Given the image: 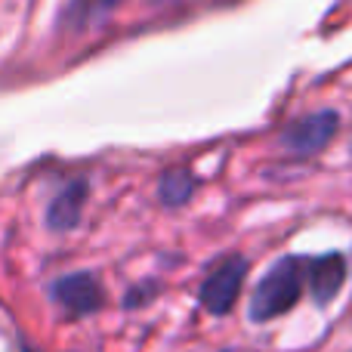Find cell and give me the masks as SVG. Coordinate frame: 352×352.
Masks as SVG:
<instances>
[{
  "label": "cell",
  "mask_w": 352,
  "mask_h": 352,
  "mask_svg": "<svg viewBox=\"0 0 352 352\" xmlns=\"http://www.w3.org/2000/svg\"><path fill=\"white\" fill-rule=\"evenodd\" d=\"M309 287V260L303 256H281L272 269L260 278L250 294V318L254 322H272L297 306Z\"/></svg>",
  "instance_id": "6da1fadb"
},
{
  "label": "cell",
  "mask_w": 352,
  "mask_h": 352,
  "mask_svg": "<svg viewBox=\"0 0 352 352\" xmlns=\"http://www.w3.org/2000/svg\"><path fill=\"white\" fill-rule=\"evenodd\" d=\"M244 275H248V260L244 256H229L207 275L204 285H201V303L210 316L232 312V306L238 303V294H241Z\"/></svg>",
  "instance_id": "7a4b0ae2"
},
{
  "label": "cell",
  "mask_w": 352,
  "mask_h": 352,
  "mask_svg": "<svg viewBox=\"0 0 352 352\" xmlns=\"http://www.w3.org/2000/svg\"><path fill=\"white\" fill-rule=\"evenodd\" d=\"M337 130H340V115L337 111H316V115L294 121L281 133V146L291 148L294 155H316L334 140Z\"/></svg>",
  "instance_id": "3957f363"
},
{
  "label": "cell",
  "mask_w": 352,
  "mask_h": 352,
  "mask_svg": "<svg viewBox=\"0 0 352 352\" xmlns=\"http://www.w3.org/2000/svg\"><path fill=\"white\" fill-rule=\"evenodd\" d=\"M53 300L72 318H80L96 312L105 303V291L93 272H74V275H62L53 285Z\"/></svg>",
  "instance_id": "277c9868"
},
{
  "label": "cell",
  "mask_w": 352,
  "mask_h": 352,
  "mask_svg": "<svg viewBox=\"0 0 352 352\" xmlns=\"http://www.w3.org/2000/svg\"><path fill=\"white\" fill-rule=\"evenodd\" d=\"M343 281H346V260H343V254H322L316 260H309V294L318 306L334 303Z\"/></svg>",
  "instance_id": "5b68a950"
},
{
  "label": "cell",
  "mask_w": 352,
  "mask_h": 352,
  "mask_svg": "<svg viewBox=\"0 0 352 352\" xmlns=\"http://www.w3.org/2000/svg\"><path fill=\"white\" fill-rule=\"evenodd\" d=\"M87 195H90V186L84 179H74L50 201L47 207V226L53 232H68L80 223V213H84Z\"/></svg>",
  "instance_id": "8992f818"
},
{
  "label": "cell",
  "mask_w": 352,
  "mask_h": 352,
  "mask_svg": "<svg viewBox=\"0 0 352 352\" xmlns=\"http://www.w3.org/2000/svg\"><path fill=\"white\" fill-rule=\"evenodd\" d=\"M195 192V176L186 170V167H176V170H167L161 176V186H158V195L167 207H179L192 198Z\"/></svg>",
  "instance_id": "52a82bcc"
}]
</instances>
